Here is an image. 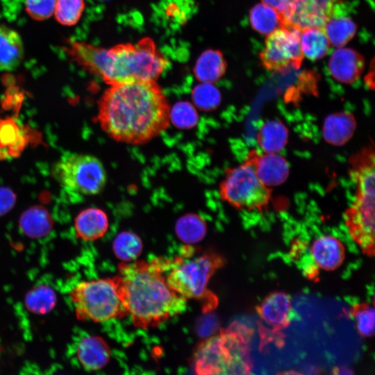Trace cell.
Returning a JSON list of instances; mask_svg holds the SVG:
<instances>
[{"mask_svg":"<svg viewBox=\"0 0 375 375\" xmlns=\"http://www.w3.org/2000/svg\"><path fill=\"white\" fill-rule=\"evenodd\" d=\"M171 108L156 81L111 85L98 103L97 122L113 140L147 143L168 128Z\"/></svg>","mask_w":375,"mask_h":375,"instance_id":"1","label":"cell"},{"mask_svg":"<svg viewBox=\"0 0 375 375\" xmlns=\"http://www.w3.org/2000/svg\"><path fill=\"white\" fill-rule=\"evenodd\" d=\"M170 263L171 258L158 257L118 265L119 292L135 327L156 328L187 310L188 300L166 281Z\"/></svg>","mask_w":375,"mask_h":375,"instance_id":"2","label":"cell"},{"mask_svg":"<svg viewBox=\"0 0 375 375\" xmlns=\"http://www.w3.org/2000/svg\"><path fill=\"white\" fill-rule=\"evenodd\" d=\"M67 47L74 60L109 85L156 81L167 65L166 58L149 38L110 49L76 41Z\"/></svg>","mask_w":375,"mask_h":375,"instance_id":"3","label":"cell"},{"mask_svg":"<svg viewBox=\"0 0 375 375\" xmlns=\"http://www.w3.org/2000/svg\"><path fill=\"white\" fill-rule=\"evenodd\" d=\"M375 153L373 145L362 148L349 159L355 195L344 218L352 239L367 256L374 255Z\"/></svg>","mask_w":375,"mask_h":375,"instance_id":"4","label":"cell"},{"mask_svg":"<svg viewBox=\"0 0 375 375\" xmlns=\"http://www.w3.org/2000/svg\"><path fill=\"white\" fill-rule=\"evenodd\" d=\"M244 326L232 324L200 342L192 356L197 374H249L252 368Z\"/></svg>","mask_w":375,"mask_h":375,"instance_id":"5","label":"cell"},{"mask_svg":"<svg viewBox=\"0 0 375 375\" xmlns=\"http://www.w3.org/2000/svg\"><path fill=\"white\" fill-rule=\"evenodd\" d=\"M225 264L224 258L215 251L195 253L192 245H185L182 253L171 258L165 274L168 285L184 298L201 302L203 310L210 312L218 299L208 288L215 273Z\"/></svg>","mask_w":375,"mask_h":375,"instance_id":"6","label":"cell"},{"mask_svg":"<svg viewBox=\"0 0 375 375\" xmlns=\"http://www.w3.org/2000/svg\"><path fill=\"white\" fill-rule=\"evenodd\" d=\"M69 294L79 321L100 323L128 316L117 275L81 281Z\"/></svg>","mask_w":375,"mask_h":375,"instance_id":"7","label":"cell"},{"mask_svg":"<svg viewBox=\"0 0 375 375\" xmlns=\"http://www.w3.org/2000/svg\"><path fill=\"white\" fill-rule=\"evenodd\" d=\"M53 175L65 190L82 195L100 193L107 181L103 163L89 154H64L54 165Z\"/></svg>","mask_w":375,"mask_h":375,"instance_id":"8","label":"cell"},{"mask_svg":"<svg viewBox=\"0 0 375 375\" xmlns=\"http://www.w3.org/2000/svg\"><path fill=\"white\" fill-rule=\"evenodd\" d=\"M272 188L263 185L244 161L227 168L219 185L221 199L238 210H265L272 199Z\"/></svg>","mask_w":375,"mask_h":375,"instance_id":"9","label":"cell"},{"mask_svg":"<svg viewBox=\"0 0 375 375\" xmlns=\"http://www.w3.org/2000/svg\"><path fill=\"white\" fill-rule=\"evenodd\" d=\"M300 33L298 29L283 26L267 35L265 48L259 54L262 66L276 72L289 67L299 69L303 58Z\"/></svg>","mask_w":375,"mask_h":375,"instance_id":"10","label":"cell"},{"mask_svg":"<svg viewBox=\"0 0 375 375\" xmlns=\"http://www.w3.org/2000/svg\"><path fill=\"white\" fill-rule=\"evenodd\" d=\"M343 0H289L281 14L283 26L301 31L305 28L322 27L336 5Z\"/></svg>","mask_w":375,"mask_h":375,"instance_id":"11","label":"cell"},{"mask_svg":"<svg viewBox=\"0 0 375 375\" xmlns=\"http://www.w3.org/2000/svg\"><path fill=\"white\" fill-rule=\"evenodd\" d=\"M244 162L251 167L260 182L269 188L283 184L289 176L288 161L277 153H260L251 149Z\"/></svg>","mask_w":375,"mask_h":375,"instance_id":"12","label":"cell"},{"mask_svg":"<svg viewBox=\"0 0 375 375\" xmlns=\"http://www.w3.org/2000/svg\"><path fill=\"white\" fill-rule=\"evenodd\" d=\"M365 60L361 54L350 48L339 47L331 54L328 68L332 76L343 83H352L361 75Z\"/></svg>","mask_w":375,"mask_h":375,"instance_id":"13","label":"cell"},{"mask_svg":"<svg viewBox=\"0 0 375 375\" xmlns=\"http://www.w3.org/2000/svg\"><path fill=\"white\" fill-rule=\"evenodd\" d=\"M76 353L80 365L88 371H97L103 368L111 358V350L108 344L98 335L83 338L77 344Z\"/></svg>","mask_w":375,"mask_h":375,"instance_id":"14","label":"cell"},{"mask_svg":"<svg viewBox=\"0 0 375 375\" xmlns=\"http://www.w3.org/2000/svg\"><path fill=\"white\" fill-rule=\"evenodd\" d=\"M291 310L290 297L284 292L269 294L256 307L260 318L277 329L284 328L289 324Z\"/></svg>","mask_w":375,"mask_h":375,"instance_id":"15","label":"cell"},{"mask_svg":"<svg viewBox=\"0 0 375 375\" xmlns=\"http://www.w3.org/2000/svg\"><path fill=\"white\" fill-rule=\"evenodd\" d=\"M76 235L84 241H94L104 236L109 227L106 212L99 208H88L75 217Z\"/></svg>","mask_w":375,"mask_h":375,"instance_id":"16","label":"cell"},{"mask_svg":"<svg viewBox=\"0 0 375 375\" xmlns=\"http://www.w3.org/2000/svg\"><path fill=\"white\" fill-rule=\"evenodd\" d=\"M310 251L315 264L326 271L338 269L345 258L343 244L340 240L331 235H323L316 239Z\"/></svg>","mask_w":375,"mask_h":375,"instance_id":"17","label":"cell"},{"mask_svg":"<svg viewBox=\"0 0 375 375\" xmlns=\"http://www.w3.org/2000/svg\"><path fill=\"white\" fill-rule=\"evenodd\" d=\"M356 128V119L348 112H339L327 116L322 133L325 141L334 146H342L353 137Z\"/></svg>","mask_w":375,"mask_h":375,"instance_id":"18","label":"cell"},{"mask_svg":"<svg viewBox=\"0 0 375 375\" xmlns=\"http://www.w3.org/2000/svg\"><path fill=\"white\" fill-rule=\"evenodd\" d=\"M24 45L14 30L0 26V71L16 69L23 59Z\"/></svg>","mask_w":375,"mask_h":375,"instance_id":"19","label":"cell"},{"mask_svg":"<svg viewBox=\"0 0 375 375\" xmlns=\"http://www.w3.org/2000/svg\"><path fill=\"white\" fill-rule=\"evenodd\" d=\"M339 8L338 3L323 26L330 44L338 48L350 41L357 31L355 22L350 17L340 14Z\"/></svg>","mask_w":375,"mask_h":375,"instance_id":"20","label":"cell"},{"mask_svg":"<svg viewBox=\"0 0 375 375\" xmlns=\"http://www.w3.org/2000/svg\"><path fill=\"white\" fill-rule=\"evenodd\" d=\"M226 62L218 50L209 49L198 58L194 67L197 78L205 83H212L225 74Z\"/></svg>","mask_w":375,"mask_h":375,"instance_id":"21","label":"cell"},{"mask_svg":"<svg viewBox=\"0 0 375 375\" xmlns=\"http://www.w3.org/2000/svg\"><path fill=\"white\" fill-rule=\"evenodd\" d=\"M288 129L281 121L270 120L264 123L257 134V143L266 153H278L286 145Z\"/></svg>","mask_w":375,"mask_h":375,"instance_id":"22","label":"cell"},{"mask_svg":"<svg viewBox=\"0 0 375 375\" xmlns=\"http://www.w3.org/2000/svg\"><path fill=\"white\" fill-rule=\"evenodd\" d=\"M301 48L308 59L316 60L327 53L330 42L322 27L305 28L300 33Z\"/></svg>","mask_w":375,"mask_h":375,"instance_id":"23","label":"cell"},{"mask_svg":"<svg viewBox=\"0 0 375 375\" xmlns=\"http://www.w3.org/2000/svg\"><path fill=\"white\" fill-rule=\"evenodd\" d=\"M57 296L49 285L40 284L32 288L25 295L26 308L35 315H45L56 306Z\"/></svg>","mask_w":375,"mask_h":375,"instance_id":"24","label":"cell"},{"mask_svg":"<svg viewBox=\"0 0 375 375\" xmlns=\"http://www.w3.org/2000/svg\"><path fill=\"white\" fill-rule=\"evenodd\" d=\"M249 22L253 29L262 35H269L283 27L281 14L262 3H258L251 8Z\"/></svg>","mask_w":375,"mask_h":375,"instance_id":"25","label":"cell"},{"mask_svg":"<svg viewBox=\"0 0 375 375\" xmlns=\"http://www.w3.org/2000/svg\"><path fill=\"white\" fill-rule=\"evenodd\" d=\"M19 226L26 236L40 238L49 233L52 228V221L45 210L33 208L22 215Z\"/></svg>","mask_w":375,"mask_h":375,"instance_id":"26","label":"cell"},{"mask_svg":"<svg viewBox=\"0 0 375 375\" xmlns=\"http://www.w3.org/2000/svg\"><path fill=\"white\" fill-rule=\"evenodd\" d=\"M112 250L115 257L124 262L138 260L143 250L140 238L130 231H122L114 239Z\"/></svg>","mask_w":375,"mask_h":375,"instance_id":"27","label":"cell"},{"mask_svg":"<svg viewBox=\"0 0 375 375\" xmlns=\"http://www.w3.org/2000/svg\"><path fill=\"white\" fill-rule=\"evenodd\" d=\"M206 224L194 215H185L176 224L178 238L185 245H193L201 241L206 233Z\"/></svg>","mask_w":375,"mask_h":375,"instance_id":"28","label":"cell"},{"mask_svg":"<svg viewBox=\"0 0 375 375\" xmlns=\"http://www.w3.org/2000/svg\"><path fill=\"white\" fill-rule=\"evenodd\" d=\"M84 8L83 0H56L55 17L60 24L72 26L79 20Z\"/></svg>","mask_w":375,"mask_h":375,"instance_id":"29","label":"cell"},{"mask_svg":"<svg viewBox=\"0 0 375 375\" xmlns=\"http://www.w3.org/2000/svg\"><path fill=\"white\" fill-rule=\"evenodd\" d=\"M359 333L365 338H370L374 333L375 312L372 306L367 303L356 304L352 308Z\"/></svg>","mask_w":375,"mask_h":375,"instance_id":"30","label":"cell"},{"mask_svg":"<svg viewBox=\"0 0 375 375\" xmlns=\"http://www.w3.org/2000/svg\"><path fill=\"white\" fill-rule=\"evenodd\" d=\"M56 0H25L26 12L35 20L49 18L54 12Z\"/></svg>","mask_w":375,"mask_h":375,"instance_id":"31","label":"cell"},{"mask_svg":"<svg viewBox=\"0 0 375 375\" xmlns=\"http://www.w3.org/2000/svg\"><path fill=\"white\" fill-rule=\"evenodd\" d=\"M194 97L198 101L208 108L216 107L220 101V94L218 90L211 85L205 83L196 88Z\"/></svg>","mask_w":375,"mask_h":375,"instance_id":"32","label":"cell"},{"mask_svg":"<svg viewBox=\"0 0 375 375\" xmlns=\"http://www.w3.org/2000/svg\"><path fill=\"white\" fill-rule=\"evenodd\" d=\"M13 202V194L7 190L0 189V215L8 212Z\"/></svg>","mask_w":375,"mask_h":375,"instance_id":"33","label":"cell"},{"mask_svg":"<svg viewBox=\"0 0 375 375\" xmlns=\"http://www.w3.org/2000/svg\"><path fill=\"white\" fill-rule=\"evenodd\" d=\"M289 0H262V3H265L282 14L288 3Z\"/></svg>","mask_w":375,"mask_h":375,"instance_id":"34","label":"cell"}]
</instances>
